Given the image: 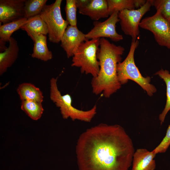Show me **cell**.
Here are the masks:
<instances>
[{
	"instance_id": "6da1fadb",
	"label": "cell",
	"mask_w": 170,
	"mask_h": 170,
	"mask_svg": "<svg viewBox=\"0 0 170 170\" xmlns=\"http://www.w3.org/2000/svg\"><path fill=\"white\" fill-rule=\"evenodd\" d=\"M134 148L121 126L101 123L80 136L76 152L79 170H129Z\"/></svg>"
},
{
	"instance_id": "7a4b0ae2",
	"label": "cell",
	"mask_w": 170,
	"mask_h": 170,
	"mask_svg": "<svg viewBox=\"0 0 170 170\" xmlns=\"http://www.w3.org/2000/svg\"><path fill=\"white\" fill-rule=\"evenodd\" d=\"M125 49L123 47L116 45L105 38H100L97 53L99 71L91 80L93 93L96 95L102 94L109 98L120 88L122 85L118 80L117 67Z\"/></svg>"
},
{
	"instance_id": "3957f363",
	"label": "cell",
	"mask_w": 170,
	"mask_h": 170,
	"mask_svg": "<svg viewBox=\"0 0 170 170\" xmlns=\"http://www.w3.org/2000/svg\"><path fill=\"white\" fill-rule=\"evenodd\" d=\"M138 40L132 41L129 53L125 60L117 65V73L121 85L127 83L129 80L134 81L151 96L156 91V87L150 83L151 78L143 76L136 66L134 59L135 51L139 45Z\"/></svg>"
},
{
	"instance_id": "277c9868",
	"label": "cell",
	"mask_w": 170,
	"mask_h": 170,
	"mask_svg": "<svg viewBox=\"0 0 170 170\" xmlns=\"http://www.w3.org/2000/svg\"><path fill=\"white\" fill-rule=\"evenodd\" d=\"M58 77L52 78L50 80V98L60 108L63 118H70L73 121L77 120L90 122L97 113V107L95 105L90 110H79L72 105L71 95L68 94L62 95L58 89L57 84Z\"/></svg>"
},
{
	"instance_id": "5b68a950",
	"label": "cell",
	"mask_w": 170,
	"mask_h": 170,
	"mask_svg": "<svg viewBox=\"0 0 170 170\" xmlns=\"http://www.w3.org/2000/svg\"><path fill=\"white\" fill-rule=\"evenodd\" d=\"M100 38L88 40L82 42L74 54L71 66L80 68L81 72L96 77L99 71L97 53Z\"/></svg>"
},
{
	"instance_id": "8992f818",
	"label": "cell",
	"mask_w": 170,
	"mask_h": 170,
	"mask_svg": "<svg viewBox=\"0 0 170 170\" xmlns=\"http://www.w3.org/2000/svg\"><path fill=\"white\" fill-rule=\"evenodd\" d=\"M62 1L56 0L49 5L46 4L39 14L45 23L48 30V40L51 42L57 43L69 24L63 18L60 6Z\"/></svg>"
},
{
	"instance_id": "52a82bcc",
	"label": "cell",
	"mask_w": 170,
	"mask_h": 170,
	"mask_svg": "<svg viewBox=\"0 0 170 170\" xmlns=\"http://www.w3.org/2000/svg\"><path fill=\"white\" fill-rule=\"evenodd\" d=\"M139 27L151 32L159 45L170 49V23L159 11L153 15L142 20Z\"/></svg>"
},
{
	"instance_id": "ba28073f",
	"label": "cell",
	"mask_w": 170,
	"mask_h": 170,
	"mask_svg": "<svg viewBox=\"0 0 170 170\" xmlns=\"http://www.w3.org/2000/svg\"><path fill=\"white\" fill-rule=\"evenodd\" d=\"M151 0H147L140 8L134 9H125L119 13L121 29L125 34L132 37V41L136 40L139 34V24L143 16L150 9Z\"/></svg>"
},
{
	"instance_id": "9c48e42d",
	"label": "cell",
	"mask_w": 170,
	"mask_h": 170,
	"mask_svg": "<svg viewBox=\"0 0 170 170\" xmlns=\"http://www.w3.org/2000/svg\"><path fill=\"white\" fill-rule=\"evenodd\" d=\"M119 13L118 12L113 13L104 21H94L93 27L85 34L87 39L109 38L115 42L122 40V36L118 33L116 30V24L120 22Z\"/></svg>"
},
{
	"instance_id": "30bf717a",
	"label": "cell",
	"mask_w": 170,
	"mask_h": 170,
	"mask_svg": "<svg viewBox=\"0 0 170 170\" xmlns=\"http://www.w3.org/2000/svg\"><path fill=\"white\" fill-rule=\"evenodd\" d=\"M87 40L85 34L80 31L77 26L69 25L62 37L60 46L69 58L73 57L81 44Z\"/></svg>"
},
{
	"instance_id": "8fae6325",
	"label": "cell",
	"mask_w": 170,
	"mask_h": 170,
	"mask_svg": "<svg viewBox=\"0 0 170 170\" xmlns=\"http://www.w3.org/2000/svg\"><path fill=\"white\" fill-rule=\"evenodd\" d=\"M26 0H0V23L4 24L24 17Z\"/></svg>"
},
{
	"instance_id": "7c38bea8",
	"label": "cell",
	"mask_w": 170,
	"mask_h": 170,
	"mask_svg": "<svg viewBox=\"0 0 170 170\" xmlns=\"http://www.w3.org/2000/svg\"><path fill=\"white\" fill-rule=\"evenodd\" d=\"M156 155L145 148L137 149L133 155L132 170H155Z\"/></svg>"
},
{
	"instance_id": "4fadbf2b",
	"label": "cell",
	"mask_w": 170,
	"mask_h": 170,
	"mask_svg": "<svg viewBox=\"0 0 170 170\" xmlns=\"http://www.w3.org/2000/svg\"><path fill=\"white\" fill-rule=\"evenodd\" d=\"M78 12L94 21L110 16L107 0H91L84 7L79 9Z\"/></svg>"
},
{
	"instance_id": "5bb4252c",
	"label": "cell",
	"mask_w": 170,
	"mask_h": 170,
	"mask_svg": "<svg viewBox=\"0 0 170 170\" xmlns=\"http://www.w3.org/2000/svg\"><path fill=\"white\" fill-rule=\"evenodd\" d=\"M9 45L4 51L0 53V75H2L17 60L19 50L16 40L11 37Z\"/></svg>"
},
{
	"instance_id": "9a60e30c",
	"label": "cell",
	"mask_w": 170,
	"mask_h": 170,
	"mask_svg": "<svg viewBox=\"0 0 170 170\" xmlns=\"http://www.w3.org/2000/svg\"><path fill=\"white\" fill-rule=\"evenodd\" d=\"M20 29L25 31L33 41L40 35L48 34L47 25L39 14L28 19L27 22Z\"/></svg>"
},
{
	"instance_id": "2e32d148",
	"label": "cell",
	"mask_w": 170,
	"mask_h": 170,
	"mask_svg": "<svg viewBox=\"0 0 170 170\" xmlns=\"http://www.w3.org/2000/svg\"><path fill=\"white\" fill-rule=\"evenodd\" d=\"M17 91L21 101L33 100L41 103L43 101L42 92L39 88L31 83H21L19 85Z\"/></svg>"
},
{
	"instance_id": "e0dca14e",
	"label": "cell",
	"mask_w": 170,
	"mask_h": 170,
	"mask_svg": "<svg viewBox=\"0 0 170 170\" xmlns=\"http://www.w3.org/2000/svg\"><path fill=\"white\" fill-rule=\"evenodd\" d=\"M33 42V52L31 54L32 58L44 61L52 59V53L48 48L46 35L42 34L37 36Z\"/></svg>"
},
{
	"instance_id": "ac0fdd59",
	"label": "cell",
	"mask_w": 170,
	"mask_h": 170,
	"mask_svg": "<svg viewBox=\"0 0 170 170\" xmlns=\"http://www.w3.org/2000/svg\"><path fill=\"white\" fill-rule=\"evenodd\" d=\"M108 12L110 16L116 12L125 9L132 10L139 8L146 3L145 0H107Z\"/></svg>"
},
{
	"instance_id": "d6986e66",
	"label": "cell",
	"mask_w": 170,
	"mask_h": 170,
	"mask_svg": "<svg viewBox=\"0 0 170 170\" xmlns=\"http://www.w3.org/2000/svg\"><path fill=\"white\" fill-rule=\"evenodd\" d=\"M28 21V19L23 18L7 23L0 24V40L9 42L12 34Z\"/></svg>"
},
{
	"instance_id": "ffe728a7",
	"label": "cell",
	"mask_w": 170,
	"mask_h": 170,
	"mask_svg": "<svg viewBox=\"0 0 170 170\" xmlns=\"http://www.w3.org/2000/svg\"><path fill=\"white\" fill-rule=\"evenodd\" d=\"M21 108L31 119L35 121L41 118L44 111L42 103L33 100L21 101Z\"/></svg>"
},
{
	"instance_id": "44dd1931",
	"label": "cell",
	"mask_w": 170,
	"mask_h": 170,
	"mask_svg": "<svg viewBox=\"0 0 170 170\" xmlns=\"http://www.w3.org/2000/svg\"><path fill=\"white\" fill-rule=\"evenodd\" d=\"M157 75L164 81L166 86V104L163 110L159 115L161 124L164 122L166 116L170 110V73L167 70L161 69L155 74Z\"/></svg>"
},
{
	"instance_id": "7402d4cb",
	"label": "cell",
	"mask_w": 170,
	"mask_h": 170,
	"mask_svg": "<svg viewBox=\"0 0 170 170\" xmlns=\"http://www.w3.org/2000/svg\"><path fill=\"white\" fill-rule=\"evenodd\" d=\"M47 1V0H26L24 17L28 19L40 14Z\"/></svg>"
},
{
	"instance_id": "603a6c76",
	"label": "cell",
	"mask_w": 170,
	"mask_h": 170,
	"mask_svg": "<svg viewBox=\"0 0 170 170\" xmlns=\"http://www.w3.org/2000/svg\"><path fill=\"white\" fill-rule=\"evenodd\" d=\"M75 0H66L65 9L66 20L70 26H77L76 10Z\"/></svg>"
},
{
	"instance_id": "cb8c5ba5",
	"label": "cell",
	"mask_w": 170,
	"mask_h": 170,
	"mask_svg": "<svg viewBox=\"0 0 170 170\" xmlns=\"http://www.w3.org/2000/svg\"><path fill=\"white\" fill-rule=\"evenodd\" d=\"M152 6L170 23V0H151Z\"/></svg>"
},
{
	"instance_id": "d4e9b609",
	"label": "cell",
	"mask_w": 170,
	"mask_h": 170,
	"mask_svg": "<svg viewBox=\"0 0 170 170\" xmlns=\"http://www.w3.org/2000/svg\"><path fill=\"white\" fill-rule=\"evenodd\" d=\"M170 145V125L167 129L166 135L160 144L152 150L155 154L165 152Z\"/></svg>"
},
{
	"instance_id": "484cf974",
	"label": "cell",
	"mask_w": 170,
	"mask_h": 170,
	"mask_svg": "<svg viewBox=\"0 0 170 170\" xmlns=\"http://www.w3.org/2000/svg\"><path fill=\"white\" fill-rule=\"evenodd\" d=\"M91 0H75L77 8L79 9H82L90 2Z\"/></svg>"
}]
</instances>
